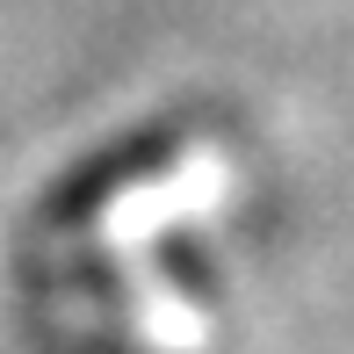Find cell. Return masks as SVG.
I'll return each instance as SVG.
<instances>
[{"label":"cell","mask_w":354,"mask_h":354,"mask_svg":"<svg viewBox=\"0 0 354 354\" xmlns=\"http://www.w3.org/2000/svg\"><path fill=\"white\" fill-rule=\"evenodd\" d=\"M217 159L203 145H145L29 224L15 253V304L37 354H188L210 318Z\"/></svg>","instance_id":"1"}]
</instances>
